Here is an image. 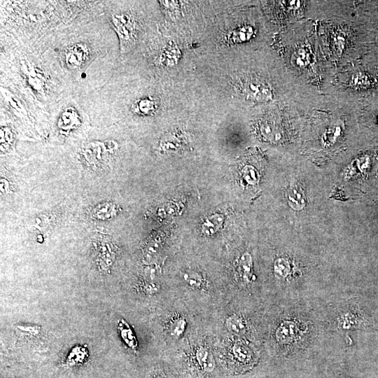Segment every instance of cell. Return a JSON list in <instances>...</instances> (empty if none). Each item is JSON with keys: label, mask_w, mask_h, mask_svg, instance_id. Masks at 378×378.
<instances>
[{"label": "cell", "mask_w": 378, "mask_h": 378, "mask_svg": "<svg viewBox=\"0 0 378 378\" xmlns=\"http://www.w3.org/2000/svg\"><path fill=\"white\" fill-rule=\"evenodd\" d=\"M232 355L241 370L252 368L257 361L252 349L241 343H237L234 345Z\"/></svg>", "instance_id": "6da1fadb"}, {"label": "cell", "mask_w": 378, "mask_h": 378, "mask_svg": "<svg viewBox=\"0 0 378 378\" xmlns=\"http://www.w3.org/2000/svg\"><path fill=\"white\" fill-rule=\"evenodd\" d=\"M88 49L83 43L75 44L67 48L64 52L66 64L71 69L80 67L88 57Z\"/></svg>", "instance_id": "7a4b0ae2"}, {"label": "cell", "mask_w": 378, "mask_h": 378, "mask_svg": "<svg viewBox=\"0 0 378 378\" xmlns=\"http://www.w3.org/2000/svg\"><path fill=\"white\" fill-rule=\"evenodd\" d=\"M111 21L122 41H128L132 36V27L130 18L125 14H114Z\"/></svg>", "instance_id": "3957f363"}, {"label": "cell", "mask_w": 378, "mask_h": 378, "mask_svg": "<svg viewBox=\"0 0 378 378\" xmlns=\"http://www.w3.org/2000/svg\"><path fill=\"white\" fill-rule=\"evenodd\" d=\"M286 197L289 205L293 209L297 211L301 210L306 204L303 190L298 183L290 184L286 191Z\"/></svg>", "instance_id": "277c9868"}, {"label": "cell", "mask_w": 378, "mask_h": 378, "mask_svg": "<svg viewBox=\"0 0 378 378\" xmlns=\"http://www.w3.org/2000/svg\"><path fill=\"white\" fill-rule=\"evenodd\" d=\"M195 360L200 370L205 373H211L216 368L215 359L206 348L200 347L197 350Z\"/></svg>", "instance_id": "5b68a950"}, {"label": "cell", "mask_w": 378, "mask_h": 378, "mask_svg": "<svg viewBox=\"0 0 378 378\" xmlns=\"http://www.w3.org/2000/svg\"><path fill=\"white\" fill-rule=\"evenodd\" d=\"M246 92L249 97L259 101H266L272 97L270 89L264 84L255 80L246 84Z\"/></svg>", "instance_id": "8992f818"}, {"label": "cell", "mask_w": 378, "mask_h": 378, "mask_svg": "<svg viewBox=\"0 0 378 378\" xmlns=\"http://www.w3.org/2000/svg\"><path fill=\"white\" fill-rule=\"evenodd\" d=\"M226 327L233 334L241 335L246 331V322L238 315L233 314L226 319Z\"/></svg>", "instance_id": "52a82bcc"}, {"label": "cell", "mask_w": 378, "mask_h": 378, "mask_svg": "<svg viewBox=\"0 0 378 378\" xmlns=\"http://www.w3.org/2000/svg\"><path fill=\"white\" fill-rule=\"evenodd\" d=\"M78 122V114L72 108H66L62 113L58 125L63 130H69Z\"/></svg>", "instance_id": "ba28073f"}, {"label": "cell", "mask_w": 378, "mask_h": 378, "mask_svg": "<svg viewBox=\"0 0 378 378\" xmlns=\"http://www.w3.org/2000/svg\"><path fill=\"white\" fill-rule=\"evenodd\" d=\"M88 354V349L85 347L76 346L69 354L66 363L71 366L81 363L86 359Z\"/></svg>", "instance_id": "9c48e42d"}, {"label": "cell", "mask_w": 378, "mask_h": 378, "mask_svg": "<svg viewBox=\"0 0 378 378\" xmlns=\"http://www.w3.org/2000/svg\"><path fill=\"white\" fill-rule=\"evenodd\" d=\"M118 329L120 335L125 343L131 348L134 349L136 346V339L130 327L124 321H121L118 323Z\"/></svg>", "instance_id": "30bf717a"}, {"label": "cell", "mask_w": 378, "mask_h": 378, "mask_svg": "<svg viewBox=\"0 0 378 378\" xmlns=\"http://www.w3.org/2000/svg\"><path fill=\"white\" fill-rule=\"evenodd\" d=\"M239 272L245 281H249L251 278V263L249 256L243 255L239 262Z\"/></svg>", "instance_id": "8fae6325"}, {"label": "cell", "mask_w": 378, "mask_h": 378, "mask_svg": "<svg viewBox=\"0 0 378 378\" xmlns=\"http://www.w3.org/2000/svg\"><path fill=\"white\" fill-rule=\"evenodd\" d=\"M28 78L30 84L36 90L43 88L45 83L44 77L43 74L38 72L37 69H34L33 72L30 71Z\"/></svg>", "instance_id": "7c38bea8"}, {"label": "cell", "mask_w": 378, "mask_h": 378, "mask_svg": "<svg viewBox=\"0 0 378 378\" xmlns=\"http://www.w3.org/2000/svg\"><path fill=\"white\" fill-rule=\"evenodd\" d=\"M186 327V321L184 318H178L172 322L170 326L171 335L178 338L184 332Z\"/></svg>", "instance_id": "4fadbf2b"}, {"label": "cell", "mask_w": 378, "mask_h": 378, "mask_svg": "<svg viewBox=\"0 0 378 378\" xmlns=\"http://www.w3.org/2000/svg\"><path fill=\"white\" fill-rule=\"evenodd\" d=\"M252 34L253 29L251 27H243L234 33L233 38L235 41H245L249 39Z\"/></svg>", "instance_id": "5bb4252c"}, {"label": "cell", "mask_w": 378, "mask_h": 378, "mask_svg": "<svg viewBox=\"0 0 378 378\" xmlns=\"http://www.w3.org/2000/svg\"><path fill=\"white\" fill-rule=\"evenodd\" d=\"M114 206L110 204H104L102 206L97 207L94 214L97 218L106 219L109 218L114 214Z\"/></svg>", "instance_id": "9a60e30c"}, {"label": "cell", "mask_w": 378, "mask_h": 378, "mask_svg": "<svg viewBox=\"0 0 378 378\" xmlns=\"http://www.w3.org/2000/svg\"><path fill=\"white\" fill-rule=\"evenodd\" d=\"M289 270L288 262L283 258L276 261L274 265V272L279 276H286Z\"/></svg>", "instance_id": "2e32d148"}, {"label": "cell", "mask_w": 378, "mask_h": 378, "mask_svg": "<svg viewBox=\"0 0 378 378\" xmlns=\"http://www.w3.org/2000/svg\"><path fill=\"white\" fill-rule=\"evenodd\" d=\"M183 277L185 281L191 286L200 287L202 285V279L195 272L186 273Z\"/></svg>", "instance_id": "e0dca14e"}, {"label": "cell", "mask_w": 378, "mask_h": 378, "mask_svg": "<svg viewBox=\"0 0 378 378\" xmlns=\"http://www.w3.org/2000/svg\"><path fill=\"white\" fill-rule=\"evenodd\" d=\"M1 144H3L4 147L9 145L10 141H12V134L10 131L6 127L1 128Z\"/></svg>", "instance_id": "ac0fdd59"}, {"label": "cell", "mask_w": 378, "mask_h": 378, "mask_svg": "<svg viewBox=\"0 0 378 378\" xmlns=\"http://www.w3.org/2000/svg\"><path fill=\"white\" fill-rule=\"evenodd\" d=\"M139 111L143 113H149L153 108V102L150 100H142L139 103V106H136Z\"/></svg>", "instance_id": "d6986e66"}, {"label": "cell", "mask_w": 378, "mask_h": 378, "mask_svg": "<svg viewBox=\"0 0 378 378\" xmlns=\"http://www.w3.org/2000/svg\"><path fill=\"white\" fill-rule=\"evenodd\" d=\"M307 55L304 50L300 49L297 52L296 58H295V62L297 63V64L300 66L305 65V64H307Z\"/></svg>", "instance_id": "ffe728a7"}, {"label": "cell", "mask_w": 378, "mask_h": 378, "mask_svg": "<svg viewBox=\"0 0 378 378\" xmlns=\"http://www.w3.org/2000/svg\"><path fill=\"white\" fill-rule=\"evenodd\" d=\"M153 378H176V377L172 374L162 372L153 376Z\"/></svg>", "instance_id": "44dd1931"}, {"label": "cell", "mask_w": 378, "mask_h": 378, "mask_svg": "<svg viewBox=\"0 0 378 378\" xmlns=\"http://www.w3.org/2000/svg\"><path fill=\"white\" fill-rule=\"evenodd\" d=\"M377 120H378V118H377Z\"/></svg>", "instance_id": "7402d4cb"}]
</instances>
